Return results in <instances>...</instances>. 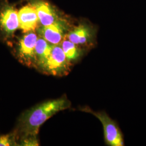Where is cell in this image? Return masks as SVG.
I'll return each mask as SVG.
<instances>
[{
	"instance_id": "6da1fadb",
	"label": "cell",
	"mask_w": 146,
	"mask_h": 146,
	"mask_svg": "<svg viewBox=\"0 0 146 146\" xmlns=\"http://www.w3.org/2000/svg\"><path fill=\"white\" fill-rule=\"evenodd\" d=\"M71 103L66 96L44 102L27 111L22 118L21 131L23 137H36L40 127L58 111L69 108Z\"/></svg>"
},
{
	"instance_id": "7a4b0ae2",
	"label": "cell",
	"mask_w": 146,
	"mask_h": 146,
	"mask_svg": "<svg viewBox=\"0 0 146 146\" xmlns=\"http://www.w3.org/2000/svg\"><path fill=\"white\" fill-rule=\"evenodd\" d=\"M80 110L94 115L101 122L104 128V141L106 145L110 146H124L123 136L119 127L115 121L106 113L95 111L87 107Z\"/></svg>"
},
{
	"instance_id": "3957f363",
	"label": "cell",
	"mask_w": 146,
	"mask_h": 146,
	"mask_svg": "<svg viewBox=\"0 0 146 146\" xmlns=\"http://www.w3.org/2000/svg\"><path fill=\"white\" fill-rule=\"evenodd\" d=\"M70 64L61 46L57 44L53 45L49 58L41 68L44 72L52 75H62L70 70Z\"/></svg>"
},
{
	"instance_id": "277c9868",
	"label": "cell",
	"mask_w": 146,
	"mask_h": 146,
	"mask_svg": "<svg viewBox=\"0 0 146 146\" xmlns=\"http://www.w3.org/2000/svg\"><path fill=\"white\" fill-rule=\"evenodd\" d=\"M37 40V35L33 31L28 32L20 40L19 55L27 64H31L34 61L36 62L35 46Z\"/></svg>"
},
{
	"instance_id": "5b68a950",
	"label": "cell",
	"mask_w": 146,
	"mask_h": 146,
	"mask_svg": "<svg viewBox=\"0 0 146 146\" xmlns=\"http://www.w3.org/2000/svg\"><path fill=\"white\" fill-rule=\"evenodd\" d=\"M66 26L64 22L58 20L50 25L42 26L38 30L42 38L53 45L59 44L64 36Z\"/></svg>"
},
{
	"instance_id": "8992f818",
	"label": "cell",
	"mask_w": 146,
	"mask_h": 146,
	"mask_svg": "<svg viewBox=\"0 0 146 146\" xmlns=\"http://www.w3.org/2000/svg\"><path fill=\"white\" fill-rule=\"evenodd\" d=\"M19 28L24 32L33 31L39 22L36 10L33 5L24 6L18 12Z\"/></svg>"
},
{
	"instance_id": "52a82bcc",
	"label": "cell",
	"mask_w": 146,
	"mask_h": 146,
	"mask_svg": "<svg viewBox=\"0 0 146 146\" xmlns=\"http://www.w3.org/2000/svg\"><path fill=\"white\" fill-rule=\"evenodd\" d=\"M0 27L9 35L19 27L18 12L13 7L6 6L0 12Z\"/></svg>"
},
{
	"instance_id": "ba28073f",
	"label": "cell",
	"mask_w": 146,
	"mask_h": 146,
	"mask_svg": "<svg viewBox=\"0 0 146 146\" xmlns=\"http://www.w3.org/2000/svg\"><path fill=\"white\" fill-rule=\"evenodd\" d=\"M33 5L36 10L39 22L42 26L50 25L58 21L57 16L51 6L47 2L37 1Z\"/></svg>"
},
{
	"instance_id": "9c48e42d",
	"label": "cell",
	"mask_w": 146,
	"mask_h": 146,
	"mask_svg": "<svg viewBox=\"0 0 146 146\" xmlns=\"http://www.w3.org/2000/svg\"><path fill=\"white\" fill-rule=\"evenodd\" d=\"M66 37L77 45L86 44L92 39V31L87 26L79 25L69 31Z\"/></svg>"
},
{
	"instance_id": "30bf717a",
	"label": "cell",
	"mask_w": 146,
	"mask_h": 146,
	"mask_svg": "<svg viewBox=\"0 0 146 146\" xmlns=\"http://www.w3.org/2000/svg\"><path fill=\"white\" fill-rule=\"evenodd\" d=\"M53 44L49 43L43 38H37L35 46L36 62L40 67L46 62L49 58Z\"/></svg>"
},
{
	"instance_id": "8fae6325",
	"label": "cell",
	"mask_w": 146,
	"mask_h": 146,
	"mask_svg": "<svg viewBox=\"0 0 146 146\" xmlns=\"http://www.w3.org/2000/svg\"><path fill=\"white\" fill-rule=\"evenodd\" d=\"M78 46L66 37L62 42L61 46L67 59L70 63L77 61L82 55V52Z\"/></svg>"
},
{
	"instance_id": "7c38bea8",
	"label": "cell",
	"mask_w": 146,
	"mask_h": 146,
	"mask_svg": "<svg viewBox=\"0 0 146 146\" xmlns=\"http://www.w3.org/2000/svg\"><path fill=\"white\" fill-rule=\"evenodd\" d=\"M15 136L14 134L1 136L0 146H16Z\"/></svg>"
},
{
	"instance_id": "4fadbf2b",
	"label": "cell",
	"mask_w": 146,
	"mask_h": 146,
	"mask_svg": "<svg viewBox=\"0 0 146 146\" xmlns=\"http://www.w3.org/2000/svg\"><path fill=\"white\" fill-rule=\"evenodd\" d=\"M22 146H38V142L37 140L36 137L29 136L23 137L21 142Z\"/></svg>"
}]
</instances>
